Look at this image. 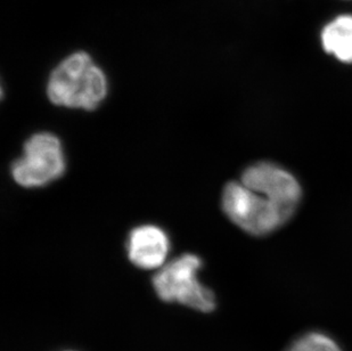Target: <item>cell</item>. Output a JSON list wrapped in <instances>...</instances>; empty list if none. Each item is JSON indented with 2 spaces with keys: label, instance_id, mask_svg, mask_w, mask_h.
<instances>
[{
  "label": "cell",
  "instance_id": "6da1fadb",
  "mask_svg": "<svg viewBox=\"0 0 352 351\" xmlns=\"http://www.w3.org/2000/svg\"><path fill=\"white\" fill-rule=\"evenodd\" d=\"M47 95L55 105L93 111L107 97V76L89 54L77 52L52 71Z\"/></svg>",
  "mask_w": 352,
  "mask_h": 351
},
{
  "label": "cell",
  "instance_id": "7a4b0ae2",
  "mask_svg": "<svg viewBox=\"0 0 352 351\" xmlns=\"http://www.w3.org/2000/svg\"><path fill=\"white\" fill-rule=\"evenodd\" d=\"M201 268L202 259L192 253L169 262L152 279L157 297L162 301L176 302L197 312H212L216 308V297L197 279Z\"/></svg>",
  "mask_w": 352,
  "mask_h": 351
},
{
  "label": "cell",
  "instance_id": "3957f363",
  "mask_svg": "<svg viewBox=\"0 0 352 351\" xmlns=\"http://www.w3.org/2000/svg\"><path fill=\"white\" fill-rule=\"evenodd\" d=\"M221 206L234 224L254 236L275 232L291 219L272 200L242 182H228L225 186Z\"/></svg>",
  "mask_w": 352,
  "mask_h": 351
},
{
  "label": "cell",
  "instance_id": "277c9868",
  "mask_svg": "<svg viewBox=\"0 0 352 351\" xmlns=\"http://www.w3.org/2000/svg\"><path fill=\"white\" fill-rule=\"evenodd\" d=\"M65 158L60 140L54 134H34L25 142L23 156L10 168L19 185L32 189L55 182L65 173Z\"/></svg>",
  "mask_w": 352,
  "mask_h": 351
},
{
  "label": "cell",
  "instance_id": "5b68a950",
  "mask_svg": "<svg viewBox=\"0 0 352 351\" xmlns=\"http://www.w3.org/2000/svg\"><path fill=\"white\" fill-rule=\"evenodd\" d=\"M242 184L272 200L292 217L299 206L301 189L291 173L270 162L254 163L244 170Z\"/></svg>",
  "mask_w": 352,
  "mask_h": 351
},
{
  "label": "cell",
  "instance_id": "8992f818",
  "mask_svg": "<svg viewBox=\"0 0 352 351\" xmlns=\"http://www.w3.org/2000/svg\"><path fill=\"white\" fill-rule=\"evenodd\" d=\"M170 250L169 237L157 226L143 225L128 236V258L138 268H159Z\"/></svg>",
  "mask_w": 352,
  "mask_h": 351
},
{
  "label": "cell",
  "instance_id": "52a82bcc",
  "mask_svg": "<svg viewBox=\"0 0 352 351\" xmlns=\"http://www.w3.org/2000/svg\"><path fill=\"white\" fill-rule=\"evenodd\" d=\"M324 50L343 63L352 64V17L342 15L322 30Z\"/></svg>",
  "mask_w": 352,
  "mask_h": 351
},
{
  "label": "cell",
  "instance_id": "ba28073f",
  "mask_svg": "<svg viewBox=\"0 0 352 351\" xmlns=\"http://www.w3.org/2000/svg\"><path fill=\"white\" fill-rule=\"evenodd\" d=\"M286 351H342L329 335L310 332L293 342Z\"/></svg>",
  "mask_w": 352,
  "mask_h": 351
}]
</instances>
